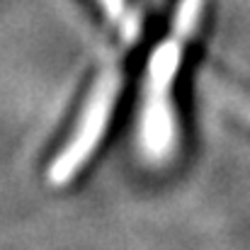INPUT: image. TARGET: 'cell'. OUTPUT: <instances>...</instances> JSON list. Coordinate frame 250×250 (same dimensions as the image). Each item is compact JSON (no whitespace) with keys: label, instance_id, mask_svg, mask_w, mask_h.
<instances>
[{"label":"cell","instance_id":"277c9868","mask_svg":"<svg viewBox=\"0 0 250 250\" xmlns=\"http://www.w3.org/2000/svg\"><path fill=\"white\" fill-rule=\"evenodd\" d=\"M231 104L236 107L238 114L248 117V122H250V100H246V97H231Z\"/></svg>","mask_w":250,"mask_h":250},{"label":"cell","instance_id":"6da1fadb","mask_svg":"<svg viewBox=\"0 0 250 250\" xmlns=\"http://www.w3.org/2000/svg\"><path fill=\"white\" fill-rule=\"evenodd\" d=\"M202 12V0H182L175 15L172 37L166 39L151 56L146 68L144 83V102H141V119H139V144L144 153L153 161L166 158L175 144V119L170 107V87L175 83L180 61H182V44L192 34Z\"/></svg>","mask_w":250,"mask_h":250},{"label":"cell","instance_id":"7a4b0ae2","mask_svg":"<svg viewBox=\"0 0 250 250\" xmlns=\"http://www.w3.org/2000/svg\"><path fill=\"white\" fill-rule=\"evenodd\" d=\"M117 92H119L117 73H104L92 85V90L83 104L81 119L73 129V136L61 148L54 166L49 167V180L54 185H66L85 166V161L90 158V153L95 151V146L100 144V139L109 124V114H112Z\"/></svg>","mask_w":250,"mask_h":250},{"label":"cell","instance_id":"3957f363","mask_svg":"<svg viewBox=\"0 0 250 250\" xmlns=\"http://www.w3.org/2000/svg\"><path fill=\"white\" fill-rule=\"evenodd\" d=\"M97 5L102 7V12H104L114 24L122 27L124 34H131V29H134V20H131L129 12H126V0H97Z\"/></svg>","mask_w":250,"mask_h":250}]
</instances>
